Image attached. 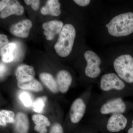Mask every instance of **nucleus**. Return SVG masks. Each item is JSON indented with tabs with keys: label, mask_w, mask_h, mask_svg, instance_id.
I'll list each match as a JSON object with an SVG mask.
<instances>
[{
	"label": "nucleus",
	"mask_w": 133,
	"mask_h": 133,
	"mask_svg": "<svg viewBox=\"0 0 133 133\" xmlns=\"http://www.w3.org/2000/svg\"><path fill=\"white\" fill-rule=\"evenodd\" d=\"M16 48V45L15 43H10L1 49L0 54L2 57L4 55L9 53H13L14 50Z\"/></svg>",
	"instance_id": "22"
},
{
	"label": "nucleus",
	"mask_w": 133,
	"mask_h": 133,
	"mask_svg": "<svg viewBox=\"0 0 133 133\" xmlns=\"http://www.w3.org/2000/svg\"><path fill=\"white\" fill-rule=\"evenodd\" d=\"M77 31L74 25L66 23L64 25L59 33L55 49L57 54L62 57H66L70 55L76 41Z\"/></svg>",
	"instance_id": "7"
},
{
	"label": "nucleus",
	"mask_w": 133,
	"mask_h": 133,
	"mask_svg": "<svg viewBox=\"0 0 133 133\" xmlns=\"http://www.w3.org/2000/svg\"><path fill=\"white\" fill-rule=\"evenodd\" d=\"M5 71V67L4 66H3L2 65H1V75H2L3 73V71Z\"/></svg>",
	"instance_id": "30"
},
{
	"label": "nucleus",
	"mask_w": 133,
	"mask_h": 133,
	"mask_svg": "<svg viewBox=\"0 0 133 133\" xmlns=\"http://www.w3.org/2000/svg\"><path fill=\"white\" fill-rule=\"evenodd\" d=\"M56 78L59 91L62 93L67 92L73 81L70 72L67 70H61L58 72Z\"/></svg>",
	"instance_id": "11"
},
{
	"label": "nucleus",
	"mask_w": 133,
	"mask_h": 133,
	"mask_svg": "<svg viewBox=\"0 0 133 133\" xmlns=\"http://www.w3.org/2000/svg\"><path fill=\"white\" fill-rule=\"evenodd\" d=\"M97 84L101 94L105 96L124 98L130 92L128 84L109 69L100 77Z\"/></svg>",
	"instance_id": "4"
},
{
	"label": "nucleus",
	"mask_w": 133,
	"mask_h": 133,
	"mask_svg": "<svg viewBox=\"0 0 133 133\" xmlns=\"http://www.w3.org/2000/svg\"><path fill=\"white\" fill-rule=\"evenodd\" d=\"M15 74L18 82L24 83L34 78L36 73L33 66L22 64L17 68Z\"/></svg>",
	"instance_id": "12"
},
{
	"label": "nucleus",
	"mask_w": 133,
	"mask_h": 133,
	"mask_svg": "<svg viewBox=\"0 0 133 133\" xmlns=\"http://www.w3.org/2000/svg\"><path fill=\"white\" fill-rule=\"evenodd\" d=\"M29 4L31 5V8L35 11L38 10L40 5V1L38 0H30Z\"/></svg>",
	"instance_id": "25"
},
{
	"label": "nucleus",
	"mask_w": 133,
	"mask_h": 133,
	"mask_svg": "<svg viewBox=\"0 0 133 133\" xmlns=\"http://www.w3.org/2000/svg\"><path fill=\"white\" fill-rule=\"evenodd\" d=\"M46 97H43L37 98L33 102V110L36 112H42L45 106V102L47 100Z\"/></svg>",
	"instance_id": "20"
},
{
	"label": "nucleus",
	"mask_w": 133,
	"mask_h": 133,
	"mask_svg": "<svg viewBox=\"0 0 133 133\" xmlns=\"http://www.w3.org/2000/svg\"><path fill=\"white\" fill-rule=\"evenodd\" d=\"M127 133H133V119L131 120V127L128 130Z\"/></svg>",
	"instance_id": "29"
},
{
	"label": "nucleus",
	"mask_w": 133,
	"mask_h": 133,
	"mask_svg": "<svg viewBox=\"0 0 133 133\" xmlns=\"http://www.w3.org/2000/svg\"><path fill=\"white\" fill-rule=\"evenodd\" d=\"M60 5L57 0H49L46 5L42 8L41 12L43 15H49L52 16H57L61 13Z\"/></svg>",
	"instance_id": "15"
},
{
	"label": "nucleus",
	"mask_w": 133,
	"mask_h": 133,
	"mask_svg": "<svg viewBox=\"0 0 133 133\" xmlns=\"http://www.w3.org/2000/svg\"><path fill=\"white\" fill-rule=\"evenodd\" d=\"M32 119L35 125L37 127L46 128L51 124L48 118L43 115H34L32 116Z\"/></svg>",
	"instance_id": "19"
},
{
	"label": "nucleus",
	"mask_w": 133,
	"mask_h": 133,
	"mask_svg": "<svg viewBox=\"0 0 133 133\" xmlns=\"http://www.w3.org/2000/svg\"><path fill=\"white\" fill-rule=\"evenodd\" d=\"M83 57L85 64L84 74L87 82L90 85L97 83L100 77L108 69L107 62L104 57L91 49L84 51Z\"/></svg>",
	"instance_id": "5"
},
{
	"label": "nucleus",
	"mask_w": 133,
	"mask_h": 133,
	"mask_svg": "<svg viewBox=\"0 0 133 133\" xmlns=\"http://www.w3.org/2000/svg\"><path fill=\"white\" fill-rule=\"evenodd\" d=\"M24 12V8L18 1L11 0L9 1L6 6L1 12L0 17L3 19L12 15H22Z\"/></svg>",
	"instance_id": "13"
},
{
	"label": "nucleus",
	"mask_w": 133,
	"mask_h": 133,
	"mask_svg": "<svg viewBox=\"0 0 133 133\" xmlns=\"http://www.w3.org/2000/svg\"><path fill=\"white\" fill-rule=\"evenodd\" d=\"M39 78L44 85L54 93L59 91L57 82L51 74L47 72H42L39 75Z\"/></svg>",
	"instance_id": "16"
},
{
	"label": "nucleus",
	"mask_w": 133,
	"mask_h": 133,
	"mask_svg": "<svg viewBox=\"0 0 133 133\" xmlns=\"http://www.w3.org/2000/svg\"><path fill=\"white\" fill-rule=\"evenodd\" d=\"M32 26V22L29 19H23L12 24L10 31L13 35L22 38H27Z\"/></svg>",
	"instance_id": "9"
},
{
	"label": "nucleus",
	"mask_w": 133,
	"mask_h": 133,
	"mask_svg": "<svg viewBox=\"0 0 133 133\" xmlns=\"http://www.w3.org/2000/svg\"><path fill=\"white\" fill-rule=\"evenodd\" d=\"M15 114L12 111L2 110L0 111V125L5 126L7 123H14Z\"/></svg>",
	"instance_id": "18"
},
{
	"label": "nucleus",
	"mask_w": 133,
	"mask_h": 133,
	"mask_svg": "<svg viewBox=\"0 0 133 133\" xmlns=\"http://www.w3.org/2000/svg\"><path fill=\"white\" fill-rule=\"evenodd\" d=\"M101 12L98 15V32L101 41L108 43L121 41L133 33V12L121 9V4Z\"/></svg>",
	"instance_id": "1"
},
{
	"label": "nucleus",
	"mask_w": 133,
	"mask_h": 133,
	"mask_svg": "<svg viewBox=\"0 0 133 133\" xmlns=\"http://www.w3.org/2000/svg\"><path fill=\"white\" fill-rule=\"evenodd\" d=\"M88 108L91 117H99L117 114H125L128 105L123 98L93 94Z\"/></svg>",
	"instance_id": "3"
},
{
	"label": "nucleus",
	"mask_w": 133,
	"mask_h": 133,
	"mask_svg": "<svg viewBox=\"0 0 133 133\" xmlns=\"http://www.w3.org/2000/svg\"><path fill=\"white\" fill-rule=\"evenodd\" d=\"M17 85L23 90H29L35 92H40L42 90V85L36 79L33 78L30 81L24 83L17 82Z\"/></svg>",
	"instance_id": "17"
},
{
	"label": "nucleus",
	"mask_w": 133,
	"mask_h": 133,
	"mask_svg": "<svg viewBox=\"0 0 133 133\" xmlns=\"http://www.w3.org/2000/svg\"><path fill=\"white\" fill-rule=\"evenodd\" d=\"M90 124L99 128H104L109 133H117L127 127L129 120L125 114H117L99 116L91 117Z\"/></svg>",
	"instance_id": "6"
},
{
	"label": "nucleus",
	"mask_w": 133,
	"mask_h": 133,
	"mask_svg": "<svg viewBox=\"0 0 133 133\" xmlns=\"http://www.w3.org/2000/svg\"><path fill=\"white\" fill-rule=\"evenodd\" d=\"M108 69L127 84H133V56L121 45L109 49L104 57Z\"/></svg>",
	"instance_id": "2"
},
{
	"label": "nucleus",
	"mask_w": 133,
	"mask_h": 133,
	"mask_svg": "<svg viewBox=\"0 0 133 133\" xmlns=\"http://www.w3.org/2000/svg\"><path fill=\"white\" fill-rule=\"evenodd\" d=\"M92 85L89 87L83 97H79L73 101L69 111V119L71 123L77 124L83 119L88 108L91 98Z\"/></svg>",
	"instance_id": "8"
},
{
	"label": "nucleus",
	"mask_w": 133,
	"mask_h": 133,
	"mask_svg": "<svg viewBox=\"0 0 133 133\" xmlns=\"http://www.w3.org/2000/svg\"><path fill=\"white\" fill-rule=\"evenodd\" d=\"M14 129L16 133H28L29 123L28 116L24 113H18L15 118Z\"/></svg>",
	"instance_id": "14"
},
{
	"label": "nucleus",
	"mask_w": 133,
	"mask_h": 133,
	"mask_svg": "<svg viewBox=\"0 0 133 133\" xmlns=\"http://www.w3.org/2000/svg\"><path fill=\"white\" fill-rule=\"evenodd\" d=\"M20 100L26 107H30L33 105V100L31 95L27 92H23L19 95Z\"/></svg>",
	"instance_id": "21"
},
{
	"label": "nucleus",
	"mask_w": 133,
	"mask_h": 133,
	"mask_svg": "<svg viewBox=\"0 0 133 133\" xmlns=\"http://www.w3.org/2000/svg\"><path fill=\"white\" fill-rule=\"evenodd\" d=\"M63 22L60 21L54 20L44 23L42 25L44 30L43 34L47 40L51 41L55 36L59 34L64 26Z\"/></svg>",
	"instance_id": "10"
},
{
	"label": "nucleus",
	"mask_w": 133,
	"mask_h": 133,
	"mask_svg": "<svg viewBox=\"0 0 133 133\" xmlns=\"http://www.w3.org/2000/svg\"><path fill=\"white\" fill-rule=\"evenodd\" d=\"M8 0H1L0 1V11L1 12L4 9L9 2Z\"/></svg>",
	"instance_id": "28"
},
{
	"label": "nucleus",
	"mask_w": 133,
	"mask_h": 133,
	"mask_svg": "<svg viewBox=\"0 0 133 133\" xmlns=\"http://www.w3.org/2000/svg\"><path fill=\"white\" fill-rule=\"evenodd\" d=\"M34 129L35 131L39 133H47L48 132V129L47 128L40 127L36 125L34 128Z\"/></svg>",
	"instance_id": "27"
},
{
	"label": "nucleus",
	"mask_w": 133,
	"mask_h": 133,
	"mask_svg": "<svg viewBox=\"0 0 133 133\" xmlns=\"http://www.w3.org/2000/svg\"><path fill=\"white\" fill-rule=\"evenodd\" d=\"M87 133H94V132H91V131H90V132H87Z\"/></svg>",
	"instance_id": "31"
},
{
	"label": "nucleus",
	"mask_w": 133,
	"mask_h": 133,
	"mask_svg": "<svg viewBox=\"0 0 133 133\" xmlns=\"http://www.w3.org/2000/svg\"><path fill=\"white\" fill-rule=\"evenodd\" d=\"M14 59V56L13 53L6 54L2 57L3 61L6 63L12 62Z\"/></svg>",
	"instance_id": "26"
},
{
	"label": "nucleus",
	"mask_w": 133,
	"mask_h": 133,
	"mask_svg": "<svg viewBox=\"0 0 133 133\" xmlns=\"http://www.w3.org/2000/svg\"><path fill=\"white\" fill-rule=\"evenodd\" d=\"M49 133H64L63 127L59 123H55L51 127Z\"/></svg>",
	"instance_id": "23"
},
{
	"label": "nucleus",
	"mask_w": 133,
	"mask_h": 133,
	"mask_svg": "<svg viewBox=\"0 0 133 133\" xmlns=\"http://www.w3.org/2000/svg\"><path fill=\"white\" fill-rule=\"evenodd\" d=\"M7 36L3 34L0 35V48L1 49L9 43Z\"/></svg>",
	"instance_id": "24"
}]
</instances>
